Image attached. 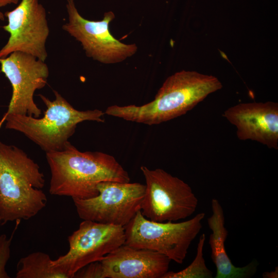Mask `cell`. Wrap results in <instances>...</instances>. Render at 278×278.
<instances>
[{"instance_id":"cell-20","label":"cell","mask_w":278,"mask_h":278,"mask_svg":"<svg viewBox=\"0 0 278 278\" xmlns=\"http://www.w3.org/2000/svg\"><path fill=\"white\" fill-rule=\"evenodd\" d=\"M5 15L1 11H0V20H4Z\"/></svg>"},{"instance_id":"cell-1","label":"cell","mask_w":278,"mask_h":278,"mask_svg":"<svg viewBox=\"0 0 278 278\" xmlns=\"http://www.w3.org/2000/svg\"><path fill=\"white\" fill-rule=\"evenodd\" d=\"M50 171L51 195L88 199L98 194L103 181L129 182L128 172L111 155L78 150L70 142L58 151L46 152Z\"/></svg>"},{"instance_id":"cell-3","label":"cell","mask_w":278,"mask_h":278,"mask_svg":"<svg viewBox=\"0 0 278 278\" xmlns=\"http://www.w3.org/2000/svg\"><path fill=\"white\" fill-rule=\"evenodd\" d=\"M44 174L20 148L0 141V226L28 220L46 205Z\"/></svg>"},{"instance_id":"cell-8","label":"cell","mask_w":278,"mask_h":278,"mask_svg":"<svg viewBox=\"0 0 278 278\" xmlns=\"http://www.w3.org/2000/svg\"><path fill=\"white\" fill-rule=\"evenodd\" d=\"M69 250L51 260L53 267L64 272L68 278L87 265L100 260L124 245V227L83 220L77 230L68 237Z\"/></svg>"},{"instance_id":"cell-16","label":"cell","mask_w":278,"mask_h":278,"mask_svg":"<svg viewBox=\"0 0 278 278\" xmlns=\"http://www.w3.org/2000/svg\"><path fill=\"white\" fill-rule=\"evenodd\" d=\"M205 235L199 237L196 255L192 263L185 269L178 271H167L163 278H211L213 272L206 266L203 257V248Z\"/></svg>"},{"instance_id":"cell-13","label":"cell","mask_w":278,"mask_h":278,"mask_svg":"<svg viewBox=\"0 0 278 278\" xmlns=\"http://www.w3.org/2000/svg\"><path fill=\"white\" fill-rule=\"evenodd\" d=\"M237 128L239 140H253L269 148H278V103L273 101L241 103L223 114Z\"/></svg>"},{"instance_id":"cell-19","label":"cell","mask_w":278,"mask_h":278,"mask_svg":"<svg viewBox=\"0 0 278 278\" xmlns=\"http://www.w3.org/2000/svg\"><path fill=\"white\" fill-rule=\"evenodd\" d=\"M19 0H0V7H5L9 4H18Z\"/></svg>"},{"instance_id":"cell-12","label":"cell","mask_w":278,"mask_h":278,"mask_svg":"<svg viewBox=\"0 0 278 278\" xmlns=\"http://www.w3.org/2000/svg\"><path fill=\"white\" fill-rule=\"evenodd\" d=\"M170 260L157 252L124 244L98 261L100 278H163Z\"/></svg>"},{"instance_id":"cell-18","label":"cell","mask_w":278,"mask_h":278,"mask_svg":"<svg viewBox=\"0 0 278 278\" xmlns=\"http://www.w3.org/2000/svg\"><path fill=\"white\" fill-rule=\"evenodd\" d=\"M264 278H277L278 277V268L275 267V270L271 272H265L263 273Z\"/></svg>"},{"instance_id":"cell-6","label":"cell","mask_w":278,"mask_h":278,"mask_svg":"<svg viewBox=\"0 0 278 278\" xmlns=\"http://www.w3.org/2000/svg\"><path fill=\"white\" fill-rule=\"evenodd\" d=\"M140 169L146 182L141 212L146 218L174 222L195 213L198 200L188 184L161 168L142 166Z\"/></svg>"},{"instance_id":"cell-2","label":"cell","mask_w":278,"mask_h":278,"mask_svg":"<svg viewBox=\"0 0 278 278\" xmlns=\"http://www.w3.org/2000/svg\"><path fill=\"white\" fill-rule=\"evenodd\" d=\"M222 87L215 76L182 70L169 76L149 102L142 106L112 105L105 113L127 121L158 125L186 114Z\"/></svg>"},{"instance_id":"cell-9","label":"cell","mask_w":278,"mask_h":278,"mask_svg":"<svg viewBox=\"0 0 278 278\" xmlns=\"http://www.w3.org/2000/svg\"><path fill=\"white\" fill-rule=\"evenodd\" d=\"M68 21L62 29L79 41L87 57L101 63L110 64L123 62L137 50L134 43L125 44L114 38L109 30L114 13L105 12L100 21L84 18L78 12L74 0H67Z\"/></svg>"},{"instance_id":"cell-14","label":"cell","mask_w":278,"mask_h":278,"mask_svg":"<svg viewBox=\"0 0 278 278\" xmlns=\"http://www.w3.org/2000/svg\"><path fill=\"white\" fill-rule=\"evenodd\" d=\"M212 215L207 218V223L212 233L208 243L211 249V257L216 267L215 278H248L256 272L257 263L253 261L247 265L235 266L228 256L224 242L228 232L224 226V215L223 208L218 200L213 199L211 201Z\"/></svg>"},{"instance_id":"cell-15","label":"cell","mask_w":278,"mask_h":278,"mask_svg":"<svg viewBox=\"0 0 278 278\" xmlns=\"http://www.w3.org/2000/svg\"><path fill=\"white\" fill-rule=\"evenodd\" d=\"M50 256L38 251L21 258L16 266V278H68L51 265Z\"/></svg>"},{"instance_id":"cell-7","label":"cell","mask_w":278,"mask_h":278,"mask_svg":"<svg viewBox=\"0 0 278 278\" xmlns=\"http://www.w3.org/2000/svg\"><path fill=\"white\" fill-rule=\"evenodd\" d=\"M98 194L88 199L73 198L82 220L125 227L141 210L145 185L139 183L103 181Z\"/></svg>"},{"instance_id":"cell-10","label":"cell","mask_w":278,"mask_h":278,"mask_svg":"<svg viewBox=\"0 0 278 278\" xmlns=\"http://www.w3.org/2000/svg\"><path fill=\"white\" fill-rule=\"evenodd\" d=\"M4 15L8 24L3 28L10 36L0 50V59L13 52L21 51L45 61L49 29L45 9L39 0H21L15 8L6 12Z\"/></svg>"},{"instance_id":"cell-11","label":"cell","mask_w":278,"mask_h":278,"mask_svg":"<svg viewBox=\"0 0 278 278\" xmlns=\"http://www.w3.org/2000/svg\"><path fill=\"white\" fill-rule=\"evenodd\" d=\"M1 71L8 78L12 94L5 114L39 117L41 110L33 100L37 90L47 83L49 70L45 61L28 54L15 51L0 59Z\"/></svg>"},{"instance_id":"cell-4","label":"cell","mask_w":278,"mask_h":278,"mask_svg":"<svg viewBox=\"0 0 278 278\" xmlns=\"http://www.w3.org/2000/svg\"><path fill=\"white\" fill-rule=\"evenodd\" d=\"M50 100L40 94L46 107L42 118L19 114H5L6 128L24 134L46 152L63 150L70 142L77 125L83 121H105L104 114L98 109L80 111L75 109L57 91Z\"/></svg>"},{"instance_id":"cell-5","label":"cell","mask_w":278,"mask_h":278,"mask_svg":"<svg viewBox=\"0 0 278 278\" xmlns=\"http://www.w3.org/2000/svg\"><path fill=\"white\" fill-rule=\"evenodd\" d=\"M204 213L181 222H155L138 211L125 226V244L136 249L152 250L182 264L192 241L202 228Z\"/></svg>"},{"instance_id":"cell-17","label":"cell","mask_w":278,"mask_h":278,"mask_svg":"<svg viewBox=\"0 0 278 278\" xmlns=\"http://www.w3.org/2000/svg\"><path fill=\"white\" fill-rule=\"evenodd\" d=\"M12 236L8 238L6 234L0 235V278H9L6 265L10 257Z\"/></svg>"}]
</instances>
